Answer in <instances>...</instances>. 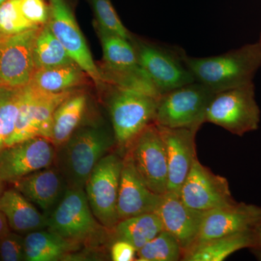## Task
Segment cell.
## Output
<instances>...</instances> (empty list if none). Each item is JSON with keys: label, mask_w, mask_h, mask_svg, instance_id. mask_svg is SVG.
I'll return each mask as SVG.
<instances>
[{"label": "cell", "mask_w": 261, "mask_h": 261, "mask_svg": "<svg viewBox=\"0 0 261 261\" xmlns=\"http://www.w3.org/2000/svg\"><path fill=\"white\" fill-rule=\"evenodd\" d=\"M183 58L196 82L215 94L253 83L261 67V47L258 42L251 43L207 58L189 56L185 51Z\"/></svg>", "instance_id": "obj_1"}, {"label": "cell", "mask_w": 261, "mask_h": 261, "mask_svg": "<svg viewBox=\"0 0 261 261\" xmlns=\"http://www.w3.org/2000/svg\"><path fill=\"white\" fill-rule=\"evenodd\" d=\"M116 147L113 132L102 126L79 127L56 149L54 166L67 188L84 189L97 163Z\"/></svg>", "instance_id": "obj_2"}, {"label": "cell", "mask_w": 261, "mask_h": 261, "mask_svg": "<svg viewBox=\"0 0 261 261\" xmlns=\"http://www.w3.org/2000/svg\"><path fill=\"white\" fill-rule=\"evenodd\" d=\"M46 229L80 246H99L115 239L113 231L102 226L94 216L84 189H66L48 217Z\"/></svg>", "instance_id": "obj_3"}, {"label": "cell", "mask_w": 261, "mask_h": 261, "mask_svg": "<svg viewBox=\"0 0 261 261\" xmlns=\"http://www.w3.org/2000/svg\"><path fill=\"white\" fill-rule=\"evenodd\" d=\"M108 89L116 147L123 156L136 137L154 123L159 98L116 86H108Z\"/></svg>", "instance_id": "obj_4"}, {"label": "cell", "mask_w": 261, "mask_h": 261, "mask_svg": "<svg viewBox=\"0 0 261 261\" xmlns=\"http://www.w3.org/2000/svg\"><path fill=\"white\" fill-rule=\"evenodd\" d=\"M140 66L161 95L185 84L195 82L184 61L181 47L150 42L132 36Z\"/></svg>", "instance_id": "obj_5"}, {"label": "cell", "mask_w": 261, "mask_h": 261, "mask_svg": "<svg viewBox=\"0 0 261 261\" xmlns=\"http://www.w3.org/2000/svg\"><path fill=\"white\" fill-rule=\"evenodd\" d=\"M214 94L196 81L162 94L158 99L154 123L198 132L205 123L206 111Z\"/></svg>", "instance_id": "obj_6"}, {"label": "cell", "mask_w": 261, "mask_h": 261, "mask_svg": "<svg viewBox=\"0 0 261 261\" xmlns=\"http://www.w3.org/2000/svg\"><path fill=\"white\" fill-rule=\"evenodd\" d=\"M260 121L254 83L215 93L206 111L205 123L240 137L257 130Z\"/></svg>", "instance_id": "obj_7"}, {"label": "cell", "mask_w": 261, "mask_h": 261, "mask_svg": "<svg viewBox=\"0 0 261 261\" xmlns=\"http://www.w3.org/2000/svg\"><path fill=\"white\" fill-rule=\"evenodd\" d=\"M75 90L50 93L32 84L23 87L16 125L6 147L34 137L51 140V124L57 108Z\"/></svg>", "instance_id": "obj_8"}, {"label": "cell", "mask_w": 261, "mask_h": 261, "mask_svg": "<svg viewBox=\"0 0 261 261\" xmlns=\"http://www.w3.org/2000/svg\"><path fill=\"white\" fill-rule=\"evenodd\" d=\"M122 166L123 156L110 152L96 165L84 187L94 216L112 231L119 221L117 205Z\"/></svg>", "instance_id": "obj_9"}, {"label": "cell", "mask_w": 261, "mask_h": 261, "mask_svg": "<svg viewBox=\"0 0 261 261\" xmlns=\"http://www.w3.org/2000/svg\"><path fill=\"white\" fill-rule=\"evenodd\" d=\"M48 3L49 18L47 24L51 32L71 59L93 81L97 88L107 89L108 85L94 63L75 20L70 0H48Z\"/></svg>", "instance_id": "obj_10"}, {"label": "cell", "mask_w": 261, "mask_h": 261, "mask_svg": "<svg viewBox=\"0 0 261 261\" xmlns=\"http://www.w3.org/2000/svg\"><path fill=\"white\" fill-rule=\"evenodd\" d=\"M126 155L149 190L158 195L167 193L168 162L166 147L159 127L151 123L137 136Z\"/></svg>", "instance_id": "obj_11"}, {"label": "cell", "mask_w": 261, "mask_h": 261, "mask_svg": "<svg viewBox=\"0 0 261 261\" xmlns=\"http://www.w3.org/2000/svg\"><path fill=\"white\" fill-rule=\"evenodd\" d=\"M56 147L49 139L37 137L6 147L0 152V176L12 184L53 166Z\"/></svg>", "instance_id": "obj_12"}, {"label": "cell", "mask_w": 261, "mask_h": 261, "mask_svg": "<svg viewBox=\"0 0 261 261\" xmlns=\"http://www.w3.org/2000/svg\"><path fill=\"white\" fill-rule=\"evenodd\" d=\"M179 199L195 210L207 211L237 202L226 178L215 174L196 159L180 190Z\"/></svg>", "instance_id": "obj_13"}, {"label": "cell", "mask_w": 261, "mask_h": 261, "mask_svg": "<svg viewBox=\"0 0 261 261\" xmlns=\"http://www.w3.org/2000/svg\"><path fill=\"white\" fill-rule=\"evenodd\" d=\"M260 219L261 207L243 202L207 211L195 242L186 254L210 240L250 231Z\"/></svg>", "instance_id": "obj_14"}, {"label": "cell", "mask_w": 261, "mask_h": 261, "mask_svg": "<svg viewBox=\"0 0 261 261\" xmlns=\"http://www.w3.org/2000/svg\"><path fill=\"white\" fill-rule=\"evenodd\" d=\"M39 29L0 42V80L6 85L21 88L32 82L36 72L33 48Z\"/></svg>", "instance_id": "obj_15"}, {"label": "cell", "mask_w": 261, "mask_h": 261, "mask_svg": "<svg viewBox=\"0 0 261 261\" xmlns=\"http://www.w3.org/2000/svg\"><path fill=\"white\" fill-rule=\"evenodd\" d=\"M166 147L168 162L166 195L179 197L180 190L197 159L195 137L197 130L158 126Z\"/></svg>", "instance_id": "obj_16"}, {"label": "cell", "mask_w": 261, "mask_h": 261, "mask_svg": "<svg viewBox=\"0 0 261 261\" xmlns=\"http://www.w3.org/2000/svg\"><path fill=\"white\" fill-rule=\"evenodd\" d=\"M163 198V196L149 190L139 176L129 157L124 154L117 205L119 221L155 213Z\"/></svg>", "instance_id": "obj_17"}, {"label": "cell", "mask_w": 261, "mask_h": 261, "mask_svg": "<svg viewBox=\"0 0 261 261\" xmlns=\"http://www.w3.org/2000/svg\"><path fill=\"white\" fill-rule=\"evenodd\" d=\"M155 213L162 221L164 230L177 240L184 256L195 242L206 211L191 208L179 197L166 195Z\"/></svg>", "instance_id": "obj_18"}, {"label": "cell", "mask_w": 261, "mask_h": 261, "mask_svg": "<svg viewBox=\"0 0 261 261\" xmlns=\"http://www.w3.org/2000/svg\"><path fill=\"white\" fill-rule=\"evenodd\" d=\"M12 185L47 217L67 189L61 173L54 165L20 178Z\"/></svg>", "instance_id": "obj_19"}, {"label": "cell", "mask_w": 261, "mask_h": 261, "mask_svg": "<svg viewBox=\"0 0 261 261\" xmlns=\"http://www.w3.org/2000/svg\"><path fill=\"white\" fill-rule=\"evenodd\" d=\"M0 211L8 220L10 230L20 234L47 227V216L14 187L5 190L0 197Z\"/></svg>", "instance_id": "obj_20"}, {"label": "cell", "mask_w": 261, "mask_h": 261, "mask_svg": "<svg viewBox=\"0 0 261 261\" xmlns=\"http://www.w3.org/2000/svg\"><path fill=\"white\" fill-rule=\"evenodd\" d=\"M80 247L47 229L32 231L24 237L27 261L60 260Z\"/></svg>", "instance_id": "obj_21"}, {"label": "cell", "mask_w": 261, "mask_h": 261, "mask_svg": "<svg viewBox=\"0 0 261 261\" xmlns=\"http://www.w3.org/2000/svg\"><path fill=\"white\" fill-rule=\"evenodd\" d=\"M87 106V95L75 91L57 108L51 132V141L56 149L63 145L80 127Z\"/></svg>", "instance_id": "obj_22"}, {"label": "cell", "mask_w": 261, "mask_h": 261, "mask_svg": "<svg viewBox=\"0 0 261 261\" xmlns=\"http://www.w3.org/2000/svg\"><path fill=\"white\" fill-rule=\"evenodd\" d=\"M87 76L88 75L73 63L37 70L30 84L44 92L59 93L82 87L87 83Z\"/></svg>", "instance_id": "obj_23"}, {"label": "cell", "mask_w": 261, "mask_h": 261, "mask_svg": "<svg viewBox=\"0 0 261 261\" xmlns=\"http://www.w3.org/2000/svg\"><path fill=\"white\" fill-rule=\"evenodd\" d=\"M252 245L251 230L215 239L197 245L181 260L223 261L233 252Z\"/></svg>", "instance_id": "obj_24"}, {"label": "cell", "mask_w": 261, "mask_h": 261, "mask_svg": "<svg viewBox=\"0 0 261 261\" xmlns=\"http://www.w3.org/2000/svg\"><path fill=\"white\" fill-rule=\"evenodd\" d=\"M163 230L162 221L159 215L149 213L118 221L113 234L115 239L126 240L138 250Z\"/></svg>", "instance_id": "obj_25"}, {"label": "cell", "mask_w": 261, "mask_h": 261, "mask_svg": "<svg viewBox=\"0 0 261 261\" xmlns=\"http://www.w3.org/2000/svg\"><path fill=\"white\" fill-rule=\"evenodd\" d=\"M33 56L36 71L75 63L51 32L48 24L38 30L34 40Z\"/></svg>", "instance_id": "obj_26"}, {"label": "cell", "mask_w": 261, "mask_h": 261, "mask_svg": "<svg viewBox=\"0 0 261 261\" xmlns=\"http://www.w3.org/2000/svg\"><path fill=\"white\" fill-rule=\"evenodd\" d=\"M23 87H0V152L13 135L21 102Z\"/></svg>", "instance_id": "obj_27"}, {"label": "cell", "mask_w": 261, "mask_h": 261, "mask_svg": "<svg viewBox=\"0 0 261 261\" xmlns=\"http://www.w3.org/2000/svg\"><path fill=\"white\" fill-rule=\"evenodd\" d=\"M140 261H178L183 256L181 247L171 233L163 230L155 238L137 250Z\"/></svg>", "instance_id": "obj_28"}, {"label": "cell", "mask_w": 261, "mask_h": 261, "mask_svg": "<svg viewBox=\"0 0 261 261\" xmlns=\"http://www.w3.org/2000/svg\"><path fill=\"white\" fill-rule=\"evenodd\" d=\"M37 29L39 28L24 18L19 7V0H7L0 5V42Z\"/></svg>", "instance_id": "obj_29"}, {"label": "cell", "mask_w": 261, "mask_h": 261, "mask_svg": "<svg viewBox=\"0 0 261 261\" xmlns=\"http://www.w3.org/2000/svg\"><path fill=\"white\" fill-rule=\"evenodd\" d=\"M95 15L98 27L115 35L132 40V34L124 27L111 0H88Z\"/></svg>", "instance_id": "obj_30"}, {"label": "cell", "mask_w": 261, "mask_h": 261, "mask_svg": "<svg viewBox=\"0 0 261 261\" xmlns=\"http://www.w3.org/2000/svg\"><path fill=\"white\" fill-rule=\"evenodd\" d=\"M19 7L24 18L37 28L48 23L49 18L48 0H19Z\"/></svg>", "instance_id": "obj_31"}, {"label": "cell", "mask_w": 261, "mask_h": 261, "mask_svg": "<svg viewBox=\"0 0 261 261\" xmlns=\"http://www.w3.org/2000/svg\"><path fill=\"white\" fill-rule=\"evenodd\" d=\"M0 260H25L24 237L20 233L10 231L0 238Z\"/></svg>", "instance_id": "obj_32"}, {"label": "cell", "mask_w": 261, "mask_h": 261, "mask_svg": "<svg viewBox=\"0 0 261 261\" xmlns=\"http://www.w3.org/2000/svg\"><path fill=\"white\" fill-rule=\"evenodd\" d=\"M110 252L111 260L113 261H132L137 258V250L135 247L121 239H114Z\"/></svg>", "instance_id": "obj_33"}, {"label": "cell", "mask_w": 261, "mask_h": 261, "mask_svg": "<svg viewBox=\"0 0 261 261\" xmlns=\"http://www.w3.org/2000/svg\"><path fill=\"white\" fill-rule=\"evenodd\" d=\"M252 245L250 248L261 255V219L251 229Z\"/></svg>", "instance_id": "obj_34"}, {"label": "cell", "mask_w": 261, "mask_h": 261, "mask_svg": "<svg viewBox=\"0 0 261 261\" xmlns=\"http://www.w3.org/2000/svg\"><path fill=\"white\" fill-rule=\"evenodd\" d=\"M11 231L5 214L0 211V238Z\"/></svg>", "instance_id": "obj_35"}, {"label": "cell", "mask_w": 261, "mask_h": 261, "mask_svg": "<svg viewBox=\"0 0 261 261\" xmlns=\"http://www.w3.org/2000/svg\"><path fill=\"white\" fill-rule=\"evenodd\" d=\"M5 182L3 181V178L0 176V197H1V196L3 195L5 192Z\"/></svg>", "instance_id": "obj_36"}, {"label": "cell", "mask_w": 261, "mask_h": 261, "mask_svg": "<svg viewBox=\"0 0 261 261\" xmlns=\"http://www.w3.org/2000/svg\"><path fill=\"white\" fill-rule=\"evenodd\" d=\"M4 85H6V84H5L4 82H3V81L0 80V87H3V86Z\"/></svg>", "instance_id": "obj_37"}, {"label": "cell", "mask_w": 261, "mask_h": 261, "mask_svg": "<svg viewBox=\"0 0 261 261\" xmlns=\"http://www.w3.org/2000/svg\"><path fill=\"white\" fill-rule=\"evenodd\" d=\"M5 1H7V0H0V5L3 4V3H5Z\"/></svg>", "instance_id": "obj_38"}, {"label": "cell", "mask_w": 261, "mask_h": 261, "mask_svg": "<svg viewBox=\"0 0 261 261\" xmlns=\"http://www.w3.org/2000/svg\"><path fill=\"white\" fill-rule=\"evenodd\" d=\"M259 44H260V47H261V33H260V40L258 41Z\"/></svg>", "instance_id": "obj_39"}]
</instances>
